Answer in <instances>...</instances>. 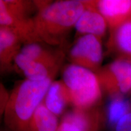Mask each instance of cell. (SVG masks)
<instances>
[{
	"label": "cell",
	"instance_id": "cell-1",
	"mask_svg": "<svg viewBox=\"0 0 131 131\" xmlns=\"http://www.w3.org/2000/svg\"><path fill=\"white\" fill-rule=\"evenodd\" d=\"M34 17L36 32L41 42L60 45L86 9V1L64 0L46 4L37 3Z\"/></svg>",
	"mask_w": 131,
	"mask_h": 131
},
{
	"label": "cell",
	"instance_id": "cell-2",
	"mask_svg": "<svg viewBox=\"0 0 131 131\" xmlns=\"http://www.w3.org/2000/svg\"><path fill=\"white\" fill-rule=\"evenodd\" d=\"M52 80L26 79L14 88L3 113L7 128L11 131H29L31 119L45 99Z\"/></svg>",
	"mask_w": 131,
	"mask_h": 131
},
{
	"label": "cell",
	"instance_id": "cell-3",
	"mask_svg": "<svg viewBox=\"0 0 131 131\" xmlns=\"http://www.w3.org/2000/svg\"><path fill=\"white\" fill-rule=\"evenodd\" d=\"M63 81L75 108L94 107L101 100L102 89L97 75L91 70L72 64L64 69Z\"/></svg>",
	"mask_w": 131,
	"mask_h": 131
},
{
	"label": "cell",
	"instance_id": "cell-4",
	"mask_svg": "<svg viewBox=\"0 0 131 131\" xmlns=\"http://www.w3.org/2000/svg\"><path fill=\"white\" fill-rule=\"evenodd\" d=\"M101 89L112 96H122L131 90V61L118 59L96 73Z\"/></svg>",
	"mask_w": 131,
	"mask_h": 131
},
{
	"label": "cell",
	"instance_id": "cell-5",
	"mask_svg": "<svg viewBox=\"0 0 131 131\" xmlns=\"http://www.w3.org/2000/svg\"><path fill=\"white\" fill-rule=\"evenodd\" d=\"M103 48L100 38L92 35L78 38L69 51V57L72 64L97 72L103 60Z\"/></svg>",
	"mask_w": 131,
	"mask_h": 131
},
{
	"label": "cell",
	"instance_id": "cell-6",
	"mask_svg": "<svg viewBox=\"0 0 131 131\" xmlns=\"http://www.w3.org/2000/svg\"><path fill=\"white\" fill-rule=\"evenodd\" d=\"M0 27L10 29L25 45L41 42L36 32L34 18L9 9L3 0L0 1Z\"/></svg>",
	"mask_w": 131,
	"mask_h": 131
},
{
	"label": "cell",
	"instance_id": "cell-7",
	"mask_svg": "<svg viewBox=\"0 0 131 131\" xmlns=\"http://www.w3.org/2000/svg\"><path fill=\"white\" fill-rule=\"evenodd\" d=\"M93 4L112 30L131 18V0H100Z\"/></svg>",
	"mask_w": 131,
	"mask_h": 131
},
{
	"label": "cell",
	"instance_id": "cell-8",
	"mask_svg": "<svg viewBox=\"0 0 131 131\" xmlns=\"http://www.w3.org/2000/svg\"><path fill=\"white\" fill-rule=\"evenodd\" d=\"M107 26L106 19L94 6L93 1H86V9L74 27L80 34L92 35L101 38L105 34Z\"/></svg>",
	"mask_w": 131,
	"mask_h": 131
},
{
	"label": "cell",
	"instance_id": "cell-9",
	"mask_svg": "<svg viewBox=\"0 0 131 131\" xmlns=\"http://www.w3.org/2000/svg\"><path fill=\"white\" fill-rule=\"evenodd\" d=\"M103 115L99 109H77L68 112L64 115L61 122H68L77 126L82 131H98L103 123Z\"/></svg>",
	"mask_w": 131,
	"mask_h": 131
},
{
	"label": "cell",
	"instance_id": "cell-10",
	"mask_svg": "<svg viewBox=\"0 0 131 131\" xmlns=\"http://www.w3.org/2000/svg\"><path fill=\"white\" fill-rule=\"evenodd\" d=\"M22 40L10 29L0 27V65L1 70H7L21 51Z\"/></svg>",
	"mask_w": 131,
	"mask_h": 131
},
{
	"label": "cell",
	"instance_id": "cell-11",
	"mask_svg": "<svg viewBox=\"0 0 131 131\" xmlns=\"http://www.w3.org/2000/svg\"><path fill=\"white\" fill-rule=\"evenodd\" d=\"M14 63L23 72L26 78L32 81H41L47 78L53 79L58 70L36 61L21 52L16 55Z\"/></svg>",
	"mask_w": 131,
	"mask_h": 131
},
{
	"label": "cell",
	"instance_id": "cell-12",
	"mask_svg": "<svg viewBox=\"0 0 131 131\" xmlns=\"http://www.w3.org/2000/svg\"><path fill=\"white\" fill-rule=\"evenodd\" d=\"M43 102L47 109L58 117L63 114L67 106L70 104V100L68 88L63 80L52 81Z\"/></svg>",
	"mask_w": 131,
	"mask_h": 131
},
{
	"label": "cell",
	"instance_id": "cell-13",
	"mask_svg": "<svg viewBox=\"0 0 131 131\" xmlns=\"http://www.w3.org/2000/svg\"><path fill=\"white\" fill-rule=\"evenodd\" d=\"M39 42L26 44L20 52L36 61L49 68L59 70L62 60L61 53H56L39 45Z\"/></svg>",
	"mask_w": 131,
	"mask_h": 131
},
{
	"label": "cell",
	"instance_id": "cell-14",
	"mask_svg": "<svg viewBox=\"0 0 131 131\" xmlns=\"http://www.w3.org/2000/svg\"><path fill=\"white\" fill-rule=\"evenodd\" d=\"M59 125L58 117L50 112L42 101L31 119L29 131H57Z\"/></svg>",
	"mask_w": 131,
	"mask_h": 131
},
{
	"label": "cell",
	"instance_id": "cell-15",
	"mask_svg": "<svg viewBox=\"0 0 131 131\" xmlns=\"http://www.w3.org/2000/svg\"><path fill=\"white\" fill-rule=\"evenodd\" d=\"M110 41L118 51L131 57V18L113 30Z\"/></svg>",
	"mask_w": 131,
	"mask_h": 131
},
{
	"label": "cell",
	"instance_id": "cell-16",
	"mask_svg": "<svg viewBox=\"0 0 131 131\" xmlns=\"http://www.w3.org/2000/svg\"><path fill=\"white\" fill-rule=\"evenodd\" d=\"M130 109L129 101L122 96H112L108 106V119L111 125L116 126L123 116L128 114Z\"/></svg>",
	"mask_w": 131,
	"mask_h": 131
},
{
	"label": "cell",
	"instance_id": "cell-17",
	"mask_svg": "<svg viewBox=\"0 0 131 131\" xmlns=\"http://www.w3.org/2000/svg\"><path fill=\"white\" fill-rule=\"evenodd\" d=\"M115 131H131V112L119 119L115 126Z\"/></svg>",
	"mask_w": 131,
	"mask_h": 131
},
{
	"label": "cell",
	"instance_id": "cell-18",
	"mask_svg": "<svg viewBox=\"0 0 131 131\" xmlns=\"http://www.w3.org/2000/svg\"><path fill=\"white\" fill-rule=\"evenodd\" d=\"M9 96L6 92V89L2 84L1 85V114L2 115L5 111L9 101Z\"/></svg>",
	"mask_w": 131,
	"mask_h": 131
},
{
	"label": "cell",
	"instance_id": "cell-19",
	"mask_svg": "<svg viewBox=\"0 0 131 131\" xmlns=\"http://www.w3.org/2000/svg\"><path fill=\"white\" fill-rule=\"evenodd\" d=\"M57 131H82L74 124L68 122H61L59 125Z\"/></svg>",
	"mask_w": 131,
	"mask_h": 131
},
{
	"label": "cell",
	"instance_id": "cell-20",
	"mask_svg": "<svg viewBox=\"0 0 131 131\" xmlns=\"http://www.w3.org/2000/svg\"><path fill=\"white\" fill-rule=\"evenodd\" d=\"M1 131H11V130H10L8 128H7V127H5V128H3V129H2L1 130Z\"/></svg>",
	"mask_w": 131,
	"mask_h": 131
}]
</instances>
